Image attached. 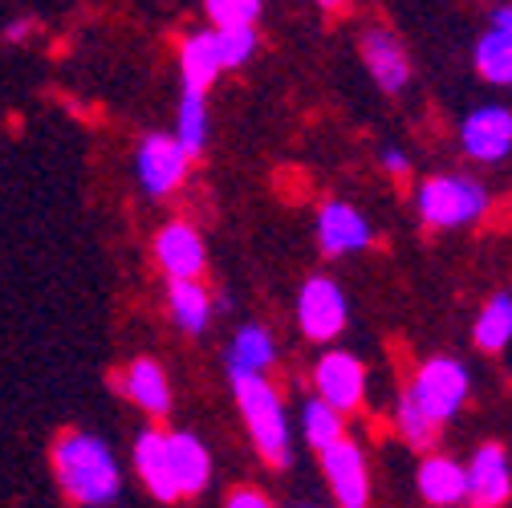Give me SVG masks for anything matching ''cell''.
I'll list each match as a JSON object with an SVG mask.
<instances>
[{
	"label": "cell",
	"instance_id": "2e32d148",
	"mask_svg": "<svg viewBox=\"0 0 512 508\" xmlns=\"http://www.w3.org/2000/svg\"><path fill=\"white\" fill-rule=\"evenodd\" d=\"M224 70L220 61V41H216V29H204V33H191L179 49V74H183V90L187 94H204Z\"/></svg>",
	"mask_w": 512,
	"mask_h": 508
},
{
	"label": "cell",
	"instance_id": "8992f818",
	"mask_svg": "<svg viewBox=\"0 0 512 508\" xmlns=\"http://www.w3.org/2000/svg\"><path fill=\"white\" fill-rule=\"evenodd\" d=\"M313 387L326 407H334L338 415H350L366 399V366L346 350H326L313 366Z\"/></svg>",
	"mask_w": 512,
	"mask_h": 508
},
{
	"label": "cell",
	"instance_id": "7402d4cb",
	"mask_svg": "<svg viewBox=\"0 0 512 508\" xmlns=\"http://www.w3.org/2000/svg\"><path fill=\"white\" fill-rule=\"evenodd\" d=\"M472 342L488 354H500L512 342V293L488 297V305L480 309L476 326H472Z\"/></svg>",
	"mask_w": 512,
	"mask_h": 508
},
{
	"label": "cell",
	"instance_id": "4dcf8cb0",
	"mask_svg": "<svg viewBox=\"0 0 512 508\" xmlns=\"http://www.w3.org/2000/svg\"><path fill=\"white\" fill-rule=\"evenodd\" d=\"M33 33V21H13L9 29H5V41H25Z\"/></svg>",
	"mask_w": 512,
	"mask_h": 508
},
{
	"label": "cell",
	"instance_id": "cb8c5ba5",
	"mask_svg": "<svg viewBox=\"0 0 512 508\" xmlns=\"http://www.w3.org/2000/svg\"><path fill=\"white\" fill-rule=\"evenodd\" d=\"M175 143L196 159L204 147H208V102L204 94H187L179 98V131H175Z\"/></svg>",
	"mask_w": 512,
	"mask_h": 508
},
{
	"label": "cell",
	"instance_id": "d6986e66",
	"mask_svg": "<svg viewBox=\"0 0 512 508\" xmlns=\"http://www.w3.org/2000/svg\"><path fill=\"white\" fill-rule=\"evenodd\" d=\"M126 395H131L147 415H167L171 411V387H167V374H163V366L159 362H151V358H135L131 366H126V374H122V383H118Z\"/></svg>",
	"mask_w": 512,
	"mask_h": 508
},
{
	"label": "cell",
	"instance_id": "3957f363",
	"mask_svg": "<svg viewBox=\"0 0 512 508\" xmlns=\"http://www.w3.org/2000/svg\"><path fill=\"white\" fill-rule=\"evenodd\" d=\"M415 208L427 228H464V224L484 220L488 192L472 175H431L419 187Z\"/></svg>",
	"mask_w": 512,
	"mask_h": 508
},
{
	"label": "cell",
	"instance_id": "484cf974",
	"mask_svg": "<svg viewBox=\"0 0 512 508\" xmlns=\"http://www.w3.org/2000/svg\"><path fill=\"white\" fill-rule=\"evenodd\" d=\"M204 13L216 25V33H224V29H248V25H256V17H261V0H208Z\"/></svg>",
	"mask_w": 512,
	"mask_h": 508
},
{
	"label": "cell",
	"instance_id": "5b68a950",
	"mask_svg": "<svg viewBox=\"0 0 512 508\" xmlns=\"http://www.w3.org/2000/svg\"><path fill=\"white\" fill-rule=\"evenodd\" d=\"M350 322L346 293L334 277H309L297 293V326L309 342H334Z\"/></svg>",
	"mask_w": 512,
	"mask_h": 508
},
{
	"label": "cell",
	"instance_id": "52a82bcc",
	"mask_svg": "<svg viewBox=\"0 0 512 508\" xmlns=\"http://www.w3.org/2000/svg\"><path fill=\"white\" fill-rule=\"evenodd\" d=\"M326 484L338 500V508H366L370 504V468L358 439H342L330 452H322Z\"/></svg>",
	"mask_w": 512,
	"mask_h": 508
},
{
	"label": "cell",
	"instance_id": "f1b7e54d",
	"mask_svg": "<svg viewBox=\"0 0 512 508\" xmlns=\"http://www.w3.org/2000/svg\"><path fill=\"white\" fill-rule=\"evenodd\" d=\"M378 159H382V167H387V171H391L395 179L411 175V159H407V155H403L399 147H382V155H378Z\"/></svg>",
	"mask_w": 512,
	"mask_h": 508
},
{
	"label": "cell",
	"instance_id": "9c48e42d",
	"mask_svg": "<svg viewBox=\"0 0 512 508\" xmlns=\"http://www.w3.org/2000/svg\"><path fill=\"white\" fill-rule=\"evenodd\" d=\"M468 468V504L472 508H504L512 496V464L500 443H484L472 452Z\"/></svg>",
	"mask_w": 512,
	"mask_h": 508
},
{
	"label": "cell",
	"instance_id": "83f0119b",
	"mask_svg": "<svg viewBox=\"0 0 512 508\" xmlns=\"http://www.w3.org/2000/svg\"><path fill=\"white\" fill-rule=\"evenodd\" d=\"M224 508H273V504H269L265 492H256V488H236Z\"/></svg>",
	"mask_w": 512,
	"mask_h": 508
},
{
	"label": "cell",
	"instance_id": "d4e9b609",
	"mask_svg": "<svg viewBox=\"0 0 512 508\" xmlns=\"http://www.w3.org/2000/svg\"><path fill=\"white\" fill-rule=\"evenodd\" d=\"M395 427H399V435L411 443L415 452H427V448H435V423L415 407V399L403 391L399 399H395Z\"/></svg>",
	"mask_w": 512,
	"mask_h": 508
},
{
	"label": "cell",
	"instance_id": "ffe728a7",
	"mask_svg": "<svg viewBox=\"0 0 512 508\" xmlns=\"http://www.w3.org/2000/svg\"><path fill=\"white\" fill-rule=\"evenodd\" d=\"M167 305H171V317L183 334H204L212 322V297L200 281H171Z\"/></svg>",
	"mask_w": 512,
	"mask_h": 508
},
{
	"label": "cell",
	"instance_id": "7a4b0ae2",
	"mask_svg": "<svg viewBox=\"0 0 512 508\" xmlns=\"http://www.w3.org/2000/svg\"><path fill=\"white\" fill-rule=\"evenodd\" d=\"M236 391V407L244 415V427L273 468H285L293 460V431H289V415H285V399L269 378H232Z\"/></svg>",
	"mask_w": 512,
	"mask_h": 508
},
{
	"label": "cell",
	"instance_id": "4fadbf2b",
	"mask_svg": "<svg viewBox=\"0 0 512 508\" xmlns=\"http://www.w3.org/2000/svg\"><path fill=\"white\" fill-rule=\"evenodd\" d=\"M135 472H139V480L147 484V492L155 500H163V504L183 500L179 484H175V468H171V431H159V427L139 431V439H135Z\"/></svg>",
	"mask_w": 512,
	"mask_h": 508
},
{
	"label": "cell",
	"instance_id": "603a6c76",
	"mask_svg": "<svg viewBox=\"0 0 512 508\" xmlns=\"http://www.w3.org/2000/svg\"><path fill=\"white\" fill-rule=\"evenodd\" d=\"M301 435H305V443L309 448L322 456V452H330L334 443H342L346 439V419L334 411V407H326L322 399H309L305 407H301Z\"/></svg>",
	"mask_w": 512,
	"mask_h": 508
},
{
	"label": "cell",
	"instance_id": "9a60e30c",
	"mask_svg": "<svg viewBox=\"0 0 512 508\" xmlns=\"http://www.w3.org/2000/svg\"><path fill=\"white\" fill-rule=\"evenodd\" d=\"M415 488L431 508H460L468 504V468L452 456H423L415 472Z\"/></svg>",
	"mask_w": 512,
	"mask_h": 508
},
{
	"label": "cell",
	"instance_id": "1f68e13d",
	"mask_svg": "<svg viewBox=\"0 0 512 508\" xmlns=\"http://www.w3.org/2000/svg\"><path fill=\"white\" fill-rule=\"evenodd\" d=\"M297 508H322V504H297Z\"/></svg>",
	"mask_w": 512,
	"mask_h": 508
},
{
	"label": "cell",
	"instance_id": "6da1fadb",
	"mask_svg": "<svg viewBox=\"0 0 512 508\" xmlns=\"http://www.w3.org/2000/svg\"><path fill=\"white\" fill-rule=\"evenodd\" d=\"M53 472L57 484L74 504L86 508H106L122 492V472L114 452L106 448V439L90 431H66L53 443Z\"/></svg>",
	"mask_w": 512,
	"mask_h": 508
},
{
	"label": "cell",
	"instance_id": "4316f807",
	"mask_svg": "<svg viewBox=\"0 0 512 508\" xmlns=\"http://www.w3.org/2000/svg\"><path fill=\"white\" fill-rule=\"evenodd\" d=\"M216 41H220V61H224V70L244 66V61H248L256 49H261L256 25H248V29H224V33H216Z\"/></svg>",
	"mask_w": 512,
	"mask_h": 508
},
{
	"label": "cell",
	"instance_id": "e0dca14e",
	"mask_svg": "<svg viewBox=\"0 0 512 508\" xmlns=\"http://www.w3.org/2000/svg\"><path fill=\"white\" fill-rule=\"evenodd\" d=\"M277 362V338L265 326H240L228 346V378H265Z\"/></svg>",
	"mask_w": 512,
	"mask_h": 508
},
{
	"label": "cell",
	"instance_id": "277c9868",
	"mask_svg": "<svg viewBox=\"0 0 512 508\" xmlns=\"http://www.w3.org/2000/svg\"><path fill=\"white\" fill-rule=\"evenodd\" d=\"M407 395L415 399V407L435 427H443V423H452L464 411V403L472 395V374H468V366L460 358H427L415 370Z\"/></svg>",
	"mask_w": 512,
	"mask_h": 508
},
{
	"label": "cell",
	"instance_id": "7c38bea8",
	"mask_svg": "<svg viewBox=\"0 0 512 508\" xmlns=\"http://www.w3.org/2000/svg\"><path fill=\"white\" fill-rule=\"evenodd\" d=\"M155 261L171 281H200V273L208 265L204 236L191 224H167L155 236Z\"/></svg>",
	"mask_w": 512,
	"mask_h": 508
},
{
	"label": "cell",
	"instance_id": "ac0fdd59",
	"mask_svg": "<svg viewBox=\"0 0 512 508\" xmlns=\"http://www.w3.org/2000/svg\"><path fill=\"white\" fill-rule=\"evenodd\" d=\"M171 468H175L179 496L204 492L212 480V456L204 448V439L191 435V431H171Z\"/></svg>",
	"mask_w": 512,
	"mask_h": 508
},
{
	"label": "cell",
	"instance_id": "30bf717a",
	"mask_svg": "<svg viewBox=\"0 0 512 508\" xmlns=\"http://www.w3.org/2000/svg\"><path fill=\"white\" fill-rule=\"evenodd\" d=\"M187 163H191V155L171 135H147L143 147H139V159H135L143 192L147 196L175 192V187L183 183V175H187Z\"/></svg>",
	"mask_w": 512,
	"mask_h": 508
},
{
	"label": "cell",
	"instance_id": "44dd1931",
	"mask_svg": "<svg viewBox=\"0 0 512 508\" xmlns=\"http://www.w3.org/2000/svg\"><path fill=\"white\" fill-rule=\"evenodd\" d=\"M472 61L488 86H512V33L504 29L480 33V41L472 45Z\"/></svg>",
	"mask_w": 512,
	"mask_h": 508
},
{
	"label": "cell",
	"instance_id": "f546056e",
	"mask_svg": "<svg viewBox=\"0 0 512 508\" xmlns=\"http://www.w3.org/2000/svg\"><path fill=\"white\" fill-rule=\"evenodd\" d=\"M492 29H504V33H512V5H500V9H492Z\"/></svg>",
	"mask_w": 512,
	"mask_h": 508
},
{
	"label": "cell",
	"instance_id": "8fae6325",
	"mask_svg": "<svg viewBox=\"0 0 512 508\" xmlns=\"http://www.w3.org/2000/svg\"><path fill=\"white\" fill-rule=\"evenodd\" d=\"M370 240H374L370 220L354 204L330 200L317 212V248H322L326 257H350V252L370 248Z\"/></svg>",
	"mask_w": 512,
	"mask_h": 508
},
{
	"label": "cell",
	"instance_id": "5bb4252c",
	"mask_svg": "<svg viewBox=\"0 0 512 508\" xmlns=\"http://www.w3.org/2000/svg\"><path fill=\"white\" fill-rule=\"evenodd\" d=\"M362 61H366V70L382 94H399L411 82V57L391 29H366Z\"/></svg>",
	"mask_w": 512,
	"mask_h": 508
},
{
	"label": "cell",
	"instance_id": "ba28073f",
	"mask_svg": "<svg viewBox=\"0 0 512 508\" xmlns=\"http://www.w3.org/2000/svg\"><path fill=\"white\" fill-rule=\"evenodd\" d=\"M460 147L476 163H500L512 151V110L508 106H476L460 122Z\"/></svg>",
	"mask_w": 512,
	"mask_h": 508
}]
</instances>
